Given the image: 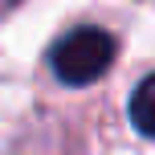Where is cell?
Returning <instances> with one entry per match:
<instances>
[{
	"instance_id": "1",
	"label": "cell",
	"mask_w": 155,
	"mask_h": 155,
	"mask_svg": "<svg viewBox=\"0 0 155 155\" xmlns=\"http://www.w3.org/2000/svg\"><path fill=\"white\" fill-rule=\"evenodd\" d=\"M110 61H114V37H110L106 29H94V25L65 33L53 45V53H49V65H53V74L61 78L65 86L98 82V78L110 70Z\"/></svg>"
},
{
	"instance_id": "2",
	"label": "cell",
	"mask_w": 155,
	"mask_h": 155,
	"mask_svg": "<svg viewBox=\"0 0 155 155\" xmlns=\"http://www.w3.org/2000/svg\"><path fill=\"white\" fill-rule=\"evenodd\" d=\"M131 123L139 127V135L155 139V74L135 86V94H131Z\"/></svg>"
}]
</instances>
